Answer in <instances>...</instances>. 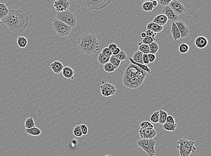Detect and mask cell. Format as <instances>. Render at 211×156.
<instances>
[{
	"label": "cell",
	"instance_id": "1",
	"mask_svg": "<svg viewBox=\"0 0 211 156\" xmlns=\"http://www.w3.org/2000/svg\"><path fill=\"white\" fill-rule=\"evenodd\" d=\"M11 32L21 33L27 27L29 18L23 11L19 9L9 10L8 15L1 20Z\"/></svg>",
	"mask_w": 211,
	"mask_h": 156
},
{
	"label": "cell",
	"instance_id": "2",
	"mask_svg": "<svg viewBox=\"0 0 211 156\" xmlns=\"http://www.w3.org/2000/svg\"><path fill=\"white\" fill-rule=\"evenodd\" d=\"M147 73L134 64L130 63L124 72L123 84L129 88H137L142 84Z\"/></svg>",
	"mask_w": 211,
	"mask_h": 156
},
{
	"label": "cell",
	"instance_id": "3",
	"mask_svg": "<svg viewBox=\"0 0 211 156\" xmlns=\"http://www.w3.org/2000/svg\"><path fill=\"white\" fill-rule=\"evenodd\" d=\"M77 46L80 53L88 55L96 53L101 48L96 36L87 32L78 37Z\"/></svg>",
	"mask_w": 211,
	"mask_h": 156
},
{
	"label": "cell",
	"instance_id": "4",
	"mask_svg": "<svg viewBox=\"0 0 211 156\" xmlns=\"http://www.w3.org/2000/svg\"><path fill=\"white\" fill-rule=\"evenodd\" d=\"M176 148L179 151L180 156H189L196 150L195 142L185 138L178 140Z\"/></svg>",
	"mask_w": 211,
	"mask_h": 156
},
{
	"label": "cell",
	"instance_id": "5",
	"mask_svg": "<svg viewBox=\"0 0 211 156\" xmlns=\"http://www.w3.org/2000/svg\"><path fill=\"white\" fill-rule=\"evenodd\" d=\"M110 0H83V5L89 11H98L108 6L110 3Z\"/></svg>",
	"mask_w": 211,
	"mask_h": 156
},
{
	"label": "cell",
	"instance_id": "6",
	"mask_svg": "<svg viewBox=\"0 0 211 156\" xmlns=\"http://www.w3.org/2000/svg\"><path fill=\"white\" fill-rule=\"evenodd\" d=\"M57 19L67 25L72 27H74L77 24V18L74 13L69 10L58 12Z\"/></svg>",
	"mask_w": 211,
	"mask_h": 156
},
{
	"label": "cell",
	"instance_id": "7",
	"mask_svg": "<svg viewBox=\"0 0 211 156\" xmlns=\"http://www.w3.org/2000/svg\"><path fill=\"white\" fill-rule=\"evenodd\" d=\"M52 25L57 35L60 37L68 36L72 29L71 27L58 20L57 18L54 19L52 20Z\"/></svg>",
	"mask_w": 211,
	"mask_h": 156
},
{
	"label": "cell",
	"instance_id": "8",
	"mask_svg": "<svg viewBox=\"0 0 211 156\" xmlns=\"http://www.w3.org/2000/svg\"><path fill=\"white\" fill-rule=\"evenodd\" d=\"M156 142L154 139H141L137 142V145L147 154L149 156H154L156 154L154 147Z\"/></svg>",
	"mask_w": 211,
	"mask_h": 156
},
{
	"label": "cell",
	"instance_id": "9",
	"mask_svg": "<svg viewBox=\"0 0 211 156\" xmlns=\"http://www.w3.org/2000/svg\"><path fill=\"white\" fill-rule=\"evenodd\" d=\"M100 88L102 95L106 97L114 95L116 92L115 86L110 83H103V84L100 86Z\"/></svg>",
	"mask_w": 211,
	"mask_h": 156
},
{
	"label": "cell",
	"instance_id": "10",
	"mask_svg": "<svg viewBox=\"0 0 211 156\" xmlns=\"http://www.w3.org/2000/svg\"><path fill=\"white\" fill-rule=\"evenodd\" d=\"M169 7L177 15H182L185 12V6L182 3L176 0L171 1L169 4Z\"/></svg>",
	"mask_w": 211,
	"mask_h": 156
},
{
	"label": "cell",
	"instance_id": "11",
	"mask_svg": "<svg viewBox=\"0 0 211 156\" xmlns=\"http://www.w3.org/2000/svg\"><path fill=\"white\" fill-rule=\"evenodd\" d=\"M70 2L67 0H57L54 2L55 10L57 12H61L64 11L69 10Z\"/></svg>",
	"mask_w": 211,
	"mask_h": 156
},
{
	"label": "cell",
	"instance_id": "12",
	"mask_svg": "<svg viewBox=\"0 0 211 156\" xmlns=\"http://www.w3.org/2000/svg\"><path fill=\"white\" fill-rule=\"evenodd\" d=\"M139 134L141 139H153L156 136L157 132L154 128L146 129L140 128Z\"/></svg>",
	"mask_w": 211,
	"mask_h": 156
},
{
	"label": "cell",
	"instance_id": "13",
	"mask_svg": "<svg viewBox=\"0 0 211 156\" xmlns=\"http://www.w3.org/2000/svg\"><path fill=\"white\" fill-rule=\"evenodd\" d=\"M162 13L167 18V20L172 22H176L179 19V17L172 11V10L169 6H164L162 10Z\"/></svg>",
	"mask_w": 211,
	"mask_h": 156
},
{
	"label": "cell",
	"instance_id": "14",
	"mask_svg": "<svg viewBox=\"0 0 211 156\" xmlns=\"http://www.w3.org/2000/svg\"><path fill=\"white\" fill-rule=\"evenodd\" d=\"M175 24L177 26L180 34V39L186 38L190 34V30L184 22L182 21L176 22Z\"/></svg>",
	"mask_w": 211,
	"mask_h": 156
},
{
	"label": "cell",
	"instance_id": "15",
	"mask_svg": "<svg viewBox=\"0 0 211 156\" xmlns=\"http://www.w3.org/2000/svg\"><path fill=\"white\" fill-rule=\"evenodd\" d=\"M209 43L208 39L204 36H199L196 38L195 41V45L199 49H204Z\"/></svg>",
	"mask_w": 211,
	"mask_h": 156
},
{
	"label": "cell",
	"instance_id": "16",
	"mask_svg": "<svg viewBox=\"0 0 211 156\" xmlns=\"http://www.w3.org/2000/svg\"><path fill=\"white\" fill-rule=\"evenodd\" d=\"M50 67L55 74H59L62 72L64 66L60 61H56L51 63Z\"/></svg>",
	"mask_w": 211,
	"mask_h": 156
},
{
	"label": "cell",
	"instance_id": "17",
	"mask_svg": "<svg viewBox=\"0 0 211 156\" xmlns=\"http://www.w3.org/2000/svg\"><path fill=\"white\" fill-rule=\"evenodd\" d=\"M167 21L168 20L167 17L163 14H161L156 16L152 22L156 23L158 25L161 26L163 27L167 23Z\"/></svg>",
	"mask_w": 211,
	"mask_h": 156
},
{
	"label": "cell",
	"instance_id": "18",
	"mask_svg": "<svg viewBox=\"0 0 211 156\" xmlns=\"http://www.w3.org/2000/svg\"><path fill=\"white\" fill-rule=\"evenodd\" d=\"M61 72L64 78L67 79H71V80L74 79L75 72L70 67H64Z\"/></svg>",
	"mask_w": 211,
	"mask_h": 156
},
{
	"label": "cell",
	"instance_id": "19",
	"mask_svg": "<svg viewBox=\"0 0 211 156\" xmlns=\"http://www.w3.org/2000/svg\"><path fill=\"white\" fill-rule=\"evenodd\" d=\"M171 33L172 37L175 41H176L177 40H180V31H179L177 26L174 22L172 23L171 29Z\"/></svg>",
	"mask_w": 211,
	"mask_h": 156
},
{
	"label": "cell",
	"instance_id": "20",
	"mask_svg": "<svg viewBox=\"0 0 211 156\" xmlns=\"http://www.w3.org/2000/svg\"><path fill=\"white\" fill-rule=\"evenodd\" d=\"M147 30H150L153 31L154 33H159L163 29V27L158 25L156 23L151 22L148 23L146 27Z\"/></svg>",
	"mask_w": 211,
	"mask_h": 156
},
{
	"label": "cell",
	"instance_id": "21",
	"mask_svg": "<svg viewBox=\"0 0 211 156\" xmlns=\"http://www.w3.org/2000/svg\"><path fill=\"white\" fill-rule=\"evenodd\" d=\"M9 12V9L8 8L5 4L0 3V19L6 17Z\"/></svg>",
	"mask_w": 211,
	"mask_h": 156
},
{
	"label": "cell",
	"instance_id": "22",
	"mask_svg": "<svg viewBox=\"0 0 211 156\" xmlns=\"http://www.w3.org/2000/svg\"><path fill=\"white\" fill-rule=\"evenodd\" d=\"M143 55V54L142 52L139 50H137L134 53L133 58H132L133 61L136 63L144 65L142 61Z\"/></svg>",
	"mask_w": 211,
	"mask_h": 156
},
{
	"label": "cell",
	"instance_id": "23",
	"mask_svg": "<svg viewBox=\"0 0 211 156\" xmlns=\"http://www.w3.org/2000/svg\"><path fill=\"white\" fill-rule=\"evenodd\" d=\"M25 131L26 133L32 136H39L41 134V130L36 126L30 129H25Z\"/></svg>",
	"mask_w": 211,
	"mask_h": 156
},
{
	"label": "cell",
	"instance_id": "24",
	"mask_svg": "<svg viewBox=\"0 0 211 156\" xmlns=\"http://www.w3.org/2000/svg\"><path fill=\"white\" fill-rule=\"evenodd\" d=\"M142 8L144 11L146 12H151L154 8V7L151 1H146L143 3Z\"/></svg>",
	"mask_w": 211,
	"mask_h": 156
},
{
	"label": "cell",
	"instance_id": "25",
	"mask_svg": "<svg viewBox=\"0 0 211 156\" xmlns=\"http://www.w3.org/2000/svg\"><path fill=\"white\" fill-rule=\"evenodd\" d=\"M159 121L158 123L160 124L163 125L166 123L167 117L168 116L167 112L164 110L160 109L159 111Z\"/></svg>",
	"mask_w": 211,
	"mask_h": 156
},
{
	"label": "cell",
	"instance_id": "26",
	"mask_svg": "<svg viewBox=\"0 0 211 156\" xmlns=\"http://www.w3.org/2000/svg\"><path fill=\"white\" fill-rule=\"evenodd\" d=\"M129 61H130V63H132V64H134V65H136V66H138L139 68L140 69L142 70H143L145 71V72H146L147 74H150L151 72V70L149 68V67L147 66L146 65H142V64H138V63H136V62H134L133 61V59L131 57H129Z\"/></svg>",
	"mask_w": 211,
	"mask_h": 156
},
{
	"label": "cell",
	"instance_id": "27",
	"mask_svg": "<svg viewBox=\"0 0 211 156\" xmlns=\"http://www.w3.org/2000/svg\"><path fill=\"white\" fill-rule=\"evenodd\" d=\"M18 45L21 48H24L26 47L27 44V40L26 37L23 36H19L18 38Z\"/></svg>",
	"mask_w": 211,
	"mask_h": 156
},
{
	"label": "cell",
	"instance_id": "28",
	"mask_svg": "<svg viewBox=\"0 0 211 156\" xmlns=\"http://www.w3.org/2000/svg\"><path fill=\"white\" fill-rule=\"evenodd\" d=\"M110 57L104 56L102 53H99L98 56V61L99 64L101 65H104L106 63L109 62Z\"/></svg>",
	"mask_w": 211,
	"mask_h": 156
},
{
	"label": "cell",
	"instance_id": "29",
	"mask_svg": "<svg viewBox=\"0 0 211 156\" xmlns=\"http://www.w3.org/2000/svg\"><path fill=\"white\" fill-rule=\"evenodd\" d=\"M35 125L36 124L33 120V117H28L25 120V123H24V127L25 129H30V128H33V127H35Z\"/></svg>",
	"mask_w": 211,
	"mask_h": 156
},
{
	"label": "cell",
	"instance_id": "30",
	"mask_svg": "<svg viewBox=\"0 0 211 156\" xmlns=\"http://www.w3.org/2000/svg\"><path fill=\"white\" fill-rule=\"evenodd\" d=\"M149 46L150 54L155 55L156 54L159 49V46L158 44L155 41L150 44L149 45Z\"/></svg>",
	"mask_w": 211,
	"mask_h": 156
},
{
	"label": "cell",
	"instance_id": "31",
	"mask_svg": "<svg viewBox=\"0 0 211 156\" xmlns=\"http://www.w3.org/2000/svg\"><path fill=\"white\" fill-rule=\"evenodd\" d=\"M176 126L177 125L176 124H169V123H166L163 124V126H162V127H163L164 130H166L167 131H174L176 129Z\"/></svg>",
	"mask_w": 211,
	"mask_h": 156
},
{
	"label": "cell",
	"instance_id": "32",
	"mask_svg": "<svg viewBox=\"0 0 211 156\" xmlns=\"http://www.w3.org/2000/svg\"><path fill=\"white\" fill-rule=\"evenodd\" d=\"M113 56V55H112ZM116 59H118V60L120 61H125L127 60L128 57H127V54L125 53V51L123 50H121V51L119 52V54H118L116 56H113Z\"/></svg>",
	"mask_w": 211,
	"mask_h": 156
},
{
	"label": "cell",
	"instance_id": "33",
	"mask_svg": "<svg viewBox=\"0 0 211 156\" xmlns=\"http://www.w3.org/2000/svg\"><path fill=\"white\" fill-rule=\"evenodd\" d=\"M139 126H140V128L143 129L154 128V125L149 121H145L141 122L139 124Z\"/></svg>",
	"mask_w": 211,
	"mask_h": 156
},
{
	"label": "cell",
	"instance_id": "34",
	"mask_svg": "<svg viewBox=\"0 0 211 156\" xmlns=\"http://www.w3.org/2000/svg\"><path fill=\"white\" fill-rule=\"evenodd\" d=\"M139 50L143 54H150V48L148 45L146 44H142L139 45L138 48Z\"/></svg>",
	"mask_w": 211,
	"mask_h": 156
},
{
	"label": "cell",
	"instance_id": "35",
	"mask_svg": "<svg viewBox=\"0 0 211 156\" xmlns=\"http://www.w3.org/2000/svg\"><path fill=\"white\" fill-rule=\"evenodd\" d=\"M103 70L107 73H110L114 72L116 69L113 67V65L109 62L103 65Z\"/></svg>",
	"mask_w": 211,
	"mask_h": 156
},
{
	"label": "cell",
	"instance_id": "36",
	"mask_svg": "<svg viewBox=\"0 0 211 156\" xmlns=\"http://www.w3.org/2000/svg\"><path fill=\"white\" fill-rule=\"evenodd\" d=\"M109 62L113 65L115 69H117L119 68V66H120V63H121V61L115 58L113 56L110 57Z\"/></svg>",
	"mask_w": 211,
	"mask_h": 156
},
{
	"label": "cell",
	"instance_id": "37",
	"mask_svg": "<svg viewBox=\"0 0 211 156\" xmlns=\"http://www.w3.org/2000/svg\"><path fill=\"white\" fill-rule=\"evenodd\" d=\"M150 120L152 122L155 123V124L158 123V121H159V111L154 112L151 116Z\"/></svg>",
	"mask_w": 211,
	"mask_h": 156
},
{
	"label": "cell",
	"instance_id": "38",
	"mask_svg": "<svg viewBox=\"0 0 211 156\" xmlns=\"http://www.w3.org/2000/svg\"><path fill=\"white\" fill-rule=\"evenodd\" d=\"M190 46L185 43H182L179 46V51L181 54H186L189 51Z\"/></svg>",
	"mask_w": 211,
	"mask_h": 156
},
{
	"label": "cell",
	"instance_id": "39",
	"mask_svg": "<svg viewBox=\"0 0 211 156\" xmlns=\"http://www.w3.org/2000/svg\"><path fill=\"white\" fill-rule=\"evenodd\" d=\"M73 134L76 137H80L82 136L83 135L80 125H78L75 127L73 131Z\"/></svg>",
	"mask_w": 211,
	"mask_h": 156
},
{
	"label": "cell",
	"instance_id": "40",
	"mask_svg": "<svg viewBox=\"0 0 211 156\" xmlns=\"http://www.w3.org/2000/svg\"><path fill=\"white\" fill-rule=\"evenodd\" d=\"M155 38H153L150 36H147L145 38H143V40L141 42L143 44H146V45H150L151 43L154 41Z\"/></svg>",
	"mask_w": 211,
	"mask_h": 156
},
{
	"label": "cell",
	"instance_id": "41",
	"mask_svg": "<svg viewBox=\"0 0 211 156\" xmlns=\"http://www.w3.org/2000/svg\"><path fill=\"white\" fill-rule=\"evenodd\" d=\"M101 53L104 56H109V57H111L112 56V52L108 49V47H105L103 48Z\"/></svg>",
	"mask_w": 211,
	"mask_h": 156
},
{
	"label": "cell",
	"instance_id": "42",
	"mask_svg": "<svg viewBox=\"0 0 211 156\" xmlns=\"http://www.w3.org/2000/svg\"><path fill=\"white\" fill-rule=\"evenodd\" d=\"M166 122L169 123V124H175V119H174V117L171 116V115H168L167 116V117Z\"/></svg>",
	"mask_w": 211,
	"mask_h": 156
},
{
	"label": "cell",
	"instance_id": "43",
	"mask_svg": "<svg viewBox=\"0 0 211 156\" xmlns=\"http://www.w3.org/2000/svg\"><path fill=\"white\" fill-rule=\"evenodd\" d=\"M80 127L82 131V135H85V136L87 135L88 131L87 126L85 124H82L80 125Z\"/></svg>",
	"mask_w": 211,
	"mask_h": 156
},
{
	"label": "cell",
	"instance_id": "44",
	"mask_svg": "<svg viewBox=\"0 0 211 156\" xmlns=\"http://www.w3.org/2000/svg\"><path fill=\"white\" fill-rule=\"evenodd\" d=\"M142 61L143 62L144 65H148L149 64L150 62L149 61L148 57L147 54H143L142 57Z\"/></svg>",
	"mask_w": 211,
	"mask_h": 156
},
{
	"label": "cell",
	"instance_id": "45",
	"mask_svg": "<svg viewBox=\"0 0 211 156\" xmlns=\"http://www.w3.org/2000/svg\"><path fill=\"white\" fill-rule=\"evenodd\" d=\"M146 35L147 36H150V37L154 38L156 35L157 33H154L153 31L150 30H147L146 32Z\"/></svg>",
	"mask_w": 211,
	"mask_h": 156
},
{
	"label": "cell",
	"instance_id": "46",
	"mask_svg": "<svg viewBox=\"0 0 211 156\" xmlns=\"http://www.w3.org/2000/svg\"><path fill=\"white\" fill-rule=\"evenodd\" d=\"M171 1H167V0H164V1H162V0H160L159 1V3L160 5L162 6H169V3Z\"/></svg>",
	"mask_w": 211,
	"mask_h": 156
},
{
	"label": "cell",
	"instance_id": "47",
	"mask_svg": "<svg viewBox=\"0 0 211 156\" xmlns=\"http://www.w3.org/2000/svg\"><path fill=\"white\" fill-rule=\"evenodd\" d=\"M148 57L150 63L153 62L154 61H155L156 58L155 55H154V54H150V53L148 54Z\"/></svg>",
	"mask_w": 211,
	"mask_h": 156
},
{
	"label": "cell",
	"instance_id": "48",
	"mask_svg": "<svg viewBox=\"0 0 211 156\" xmlns=\"http://www.w3.org/2000/svg\"><path fill=\"white\" fill-rule=\"evenodd\" d=\"M117 47H118V46H117L116 44H115V43H112L108 45V49L110 50V51L112 52V53H113V51H114V50H115Z\"/></svg>",
	"mask_w": 211,
	"mask_h": 156
},
{
	"label": "cell",
	"instance_id": "49",
	"mask_svg": "<svg viewBox=\"0 0 211 156\" xmlns=\"http://www.w3.org/2000/svg\"><path fill=\"white\" fill-rule=\"evenodd\" d=\"M121 51V49L119 48V47H117L116 49L114 50V51H113V53H112V55L113 56H116V55H118L119 53V52Z\"/></svg>",
	"mask_w": 211,
	"mask_h": 156
},
{
	"label": "cell",
	"instance_id": "50",
	"mask_svg": "<svg viewBox=\"0 0 211 156\" xmlns=\"http://www.w3.org/2000/svg\"><path fill=\"white\" fill-rule=\"evenodd\" d=\"M151 2L152 3L154 7H155L157 6L158 5V1H151Z\"/></svg>",
	"mask_w": 211,
	"mask_h": 156
},
{
	"label": "cell",
	"instance_id": "51",
	"mask_svg": "<svg viewBox=\"0 0 211 156\" xmlns=\"http://www.w3.org/2000/svg\"><path fill=\"white\" fill-rule=\"evenodd\" d=\"M141 36L143 38H145L146 36V32H142L141 34Z\"/></svg>",
	"mask_w": 211,
	"mask_h": 156
},
{
	"label": "cell",
	"instance_id": "52",
	"mask_svg": "<svg viewBox=\"0 0 211 156\" xmlns=\"http://www.w3.org/2000/svg\"><path fill=\"white\" fill-rule=\"evenodd\" d=\"M2 24V22L1 21V19H0V24Z\"/></svg>",
	"mask_w": 211,
	"mask_h": 156
},
{
	"label": "cell",
	"instance_id": "53",
	"mask_svg": "<svg viewBox=\"0 0 211 156\" xmlns=\"http://www.w3.org/2000/svg\"><path fill=\"white\" fill-rule=\"evenodd\" d=\"M104 156H110V155L108 154V155H105Z\"/></svg>",
	"mask_w": 211,
	"mask_h": 156
}]
</instances>
